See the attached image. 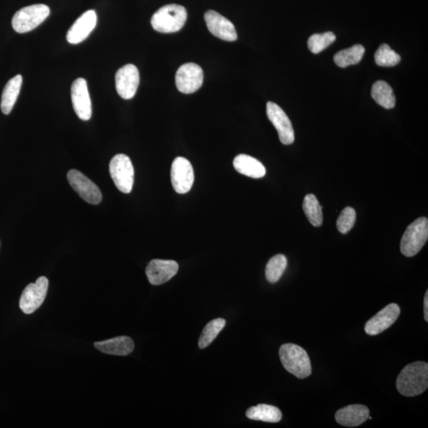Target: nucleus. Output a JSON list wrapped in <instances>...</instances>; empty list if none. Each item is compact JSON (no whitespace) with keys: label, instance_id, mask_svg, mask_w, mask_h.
Returning <instances> with one entry per match:
<instances>
[{"label":"nucleus","instance_id":"nucleus-1","mask_svg":"<svg viewBox=\"0 0 428 428\" xmlns=\"http://www.w3.org/2000/svg\"><path fill=\"white\" fill-rule=\"evenodd\" d=\"M398 391L404 397H416L428 388V364L415 362L406 366L399 373L396 383Z\"/></svg>","mask_w":428,"mask_h":428},{"label":"nucleus","instance_id":"nucleus-2","mask_svg":"<svg viewBox=\"0 0 428 428\" xmlns=\"http://www.w3.org/2000/svg\"><path fill=\"white\" fill-rule=\"evenodd\" d=\"M279 357L285 369L297 378L304 379L311 375L310 357L305 349L294 344L281 346Z\"/></svg>","mask_w":428,"mask_h":428},{"label":"nucleus","instance_id":"nucleus-3","mask_svg":"<svg viewBox=\"0 0 428 428\" xmlns=\"http://www.w3.org/2000/svg\"><path fill=\"white\" fill-rule=\"evenodd\" d=\"M187 19L185 8L178 4H169L162 7L151 19L153 29L164 34H171L180 31Z\"/></svg>","mask_w":428,"mask_h":428},{"label":"nucleus","instance_id":"nucleus-4","mask_svg":"<svg viewBox=\"0 0 428 428\" xmlns=\"http://www.w3.org/2000/svg\"><path fill=\"white\" fill-rule=\"evenodd\" d=\"M427 239V218L416 219L405 230L402 241H400V251L406 257H415L425 246Z\"/></svg>","mask_w":428,"mask_h":428},{"label":"nucleus","instance_id":"nucleus-5","mask_svg":"<svg viewBox=\"0 0 428 428\" xmlns=\"http://www.w3.org/2000/svg\"><path fill=\"white\" fill-rule=\"evenodd\" d=\"M50 13V8L45 4H35L21 8L14 15L13 29L19 34L30 32L41 25Z\"/></svg>","mask_w":428,"mask_h":428},{"label":"nucleus","instance_id":"nucleus-6","mask_svg":"<svg viewBox=\"0 0 428 428\" xmlns=\"http://www.w3.org/2000/svg\"><path fill=\"white\" fill-rule=\"evenodd\" d=\"M110 173L116 187L122 193L132 192L134 182V169L129 157L118 154L113 157L110 164Z\"/></svg>","mask_w":428,"mask_h":428},{"label":"nucleus","instance_id":"nucleus-7","mask_svg":"<svg viewBox=\"0 0 428 428\" xmlns=\"http://www.w3.org/2000/svg\"><path fill=\"white\" fill-rule=\"evenodd\" d=\"M48 289V280L41 276L35 283H30L24 289L19 301L21 310L26 314L35 313L44 302Z\"/></svg>","mask_w":428,"mask_h":428},{"label":"nucleus","instance_id":"nucleus-8","mask_svg":"<svg viewBox=\"0 0 428 428\" xmlns=\"http://www.w3.org/2000/svg\"><path fill=\"white\" fill-rule=\"evenodd\" d=\"M204 75L201 67L194 63L183 64L176 75V84L184 94H192L203 84Z\"/></svg>","mask_w":428,"mask_h":428},{"label":"nucleus","instance_id":"nucleus-9","mask_svg":"<svg viewBox=\"0 0 428 428\" xmlns=\"http://www.w3.org/2000/svg\"><path fill=\"white\" fill-rule=\"evenodd\" d=\"M171 180L173 188L178 194H186L191 191L194 181L191 162L184 157H176L171 165Z\"/></svg>","mask_w":428,"mask_h":428},{"label":"nucleus","instance_id":"nucleus-10","mask_svg":"<svg viewBox=\"0 0 428 428\" xmlns=\"http://www.w3.org/2000/svg\"><path fill=\"white\" fill-rule=\"evenodd\" d=\"M70 185L84 201L92 205L100 204L102 196L99 187L93 182L77 170H70L68 173Z\"/></svg>","mask_w":428,"mask_h":428},{"label":"nucleus","instance_id":"nucleus-11","mask_svg":"<svg viewBox=\"0 0 428 428\" xmlns=\"http://www.w3.org/2000/svg\"><path fill=\"white\" fill-rule=\"evenodd\" d=\"M267 115L269 120L277 129L280 142L288 145L295 142V131L288 116L281 108L273 102L267 104Z\"/></svg>","mask_w":428,"mask_h":428},{"label":"nucleus","instance_id":"nucleus-12","mask_svg":"<svg viewBox=\"0 0 428 428\" xmlns=\"http://www.w3.org/2000/svg\"><path fill=\"white\" fill-rule=\"evenodd\" d=\"M118 94L124 100H131L137 93L140 84L138 69L133 64H127L122 67L115 75Z\"/></svg>","mask_w":428,"mask_h":428},{"label":"nucleus","instance_id":"nucleus-13","mask_svg":"<svg viewBox=\"0 0 428 428\" xmlns=\"http://www.w3.org/2000/svg\"><path fill=\"white\" fill-rule=\"evenodd\" d=\"M400 314V308L392 303L379 311L365 325V332L369 335H377L386 331L396 322Z\"/></svg>","mask_w":428,"mask_h":428},{"label":"nucleus","instance_id":"nucleus-14","mask_svg":"<svg viewBox=\"0 0 428 428\" xmlns=\"http://www.w3.org/2000/svg\"><path fill=\"white\" fill-rule=\"evenodd\" d=\"M73 105L75 113L83 121L91 118V101L86 80L79 78L74 81L71 89Z\"/></svg>","mask_w":428,"mask_h":428},{"label":"nucleus","instance_id":"nucleus-15","mask_svg":"<svg viewBox=\"0 0 428 428\" xmlns=\"http://www.w3.org/2000/svg\"><path fill=\"white\" fill-rule=\"evenodd\" d=\"M205 21L211 34L218 39L227 41H235L237 39L234 25L224 16L210 10L205 12Z\"/></svg>","mask_w":428,"mask_h":428},{"label":"nucleus","instance_id":"nucleus-16","mask_svg":"<svg viewBox=\"0 0 428 428\" xmlns=\"http://www.w3.org/2000/svg\"><path fill=\"white\" fill-rule=\"evenodd\" d=\"M178 264L174 260H151L146 268L149 283L153 286L164 284L177 274Z\"/></svg>","mask_w":428,"mask_h":428},{"label":"nucleus","instance_id":"nucleus-17","mask_svg":"<svg viewBox=\"0 0 428 428\" xmlns=\"http://www.w3.org/2000/svg\"><path fill=\"white\" fill-rule=\"evenodd\" d=\"M97 24V15L93 10H89L75 21L67 34V40L70 44H79L88 39Z\"/></svg>","mask_w":428,"mask_h":428},{"label":"nucleus","instance_id":"nucleus-18","mask_svg":"<svg viewBox=\"0 0 428 428\" xmlns=\"http://www.w3.org/2000/svg\"><path fill=\"white\" fill-rule=\"evenodd\" d=\"M370 416V410L364 404H351L341 409L335 413V418L339 425L355 427L362 425Z\"/></svg>","mask_w":428,"mask_h":428},{"label":"nucleus","instance_id":"nucleus-19","mask_svg":"<svg viewBox=\"0 0 428 428\" xmlns=\"http://www.w3.org/2000/svg\"><path fill=\"white\" fill-rule=\"evenodd\" d=\"M95 348L104 354L127 356L132 353L134 343L129 337H118L96 342Z\"/></svg>","mask_w":428,"mask_h":428},{"label":"nucleus","instance_id":"nucleus-20","mask_svg":"<svg viewBox=\"0 0 428 428\" xmlns=\"http://www.w3.org/2000/svg\"><path fill=\"white\" fill-rule=\"evenodd\" d=\"M234 166L238 172L248 177L260 178L266 175V169L262 162L248 155L241 154L236 156Z\"/></svg>","mask_w":428,"mask_h":428},{"label":"nucleus","instance_id":"nucleus-21","mask_svg":"<svg viewBox=\"0 0 428 428\" xmlns=\"http://www.w3.org/2000/svg\"><path fill=\"white\" fill-rule=\"evenodd\" d=\"M23 84V77L21 75L10 79L3 91L1 99V110L4 115H9L17 101L20 90Z\"/></svg>","mask_w":428,"mask_h":428},{"label":"nucleus","instance_id":"nucleus-22","mask_svg":"<svg viewBox=\"0 0 428 428\" xmlns=\"http://www.w3.org/2000/svg\"><path fill=\"white\" fill-rule=\"evenodd\" d=\"M246 416L252 420H259L268 422H279L281 420V411L272 405L260 404L252 406L246 411Z\"/></svg>","mask_w":428,"mask_h":428},{"label":"nucleus","instance_id":"nucleus-23","mask_svg":"<svg viewBox=\"0 0 428 428\" xmlns=\"http://www.w3.org/2000/svg\"><path fill=\"white\" fill-rule=\"evenodd\" d=\"M371 96L378 105L386 108V109H392L396 104L393 91L391 86L384 81L379 80L373 84Z\"/></svg>","mask_w":428,"mask_h":428},{"label":"nucleus","instance_id":"nucleus-24","mask_svg":"<svg viewBox=\"0 0 428 428\" xmlns=\"http://www.w3.org/2000/svg\"><path fill=\"white\" fill-rule=\"evenodd\" d=\"M365 53V48L361 45H355L335 54L334 62L340 68H346L350 65L359 64Z\"/></svg>","mask_w":428,"mask_h":428},{"label":"nucleus","instance_id":"nucleus-25","mask_svg":"<svg viewBox=\"0 0 428 428\" xmlns=\"http://www.w3.org/2000/svg\"><path fill=\"white\" fill-rule=\"evenodd\" d=\"M303 210L310 223L314 227L322 226L323 223L322 207L315 195L307 194L303 201Z\"/></svg>","mask_w":428,"mask_h":428},{"label":"nucleus","instance_id":"nucleus-26","mask_svg":"<svg viewBox=\"0 0 428 428\" xmlns=\"http://www.w3.org/2000/svg\"><path fill=\"white\" fill-rule=\"evenodd\" d=\"M226 322L225 319L218 318L213 319L209 322L203 329L198 340V346L200 349H204L213 343V341L218 337V334L222 331L225 326Z\"/></svg>","mask_w":428,"mask_h":428},{"label":"nucleus","instance_id":"nucleus-27","mask_svg":"<svg viewBox=\"0 0 428 428\" xmlns=\"http://www.w3.org/2000/svg\"><path fill=\"white\" fill-rule=\"evenodd\" d=\"M287 267L284 254H276L269 260L266 267V278L270 283H275L281 279Z\"/></svg>","mask_w":428,"mask_h":428},{"label":"nucleus","instance_id":"nucleus-28","mask_svg":"<svg viewBox=\"0 0 428 428\" xmlns=\"http://www.w3.org/2000/svg\"><path fill=\"white\" fill-rule=\"evenodd\" d=\"M375 59L376 64L382 67H393L400 62L399 54L387 44H382L378 48Z\"/></svg>","mask_w":428,"mask_h":428},{"label":"nucleus","instance_id":"nucleus-29","mask_svg":"<svg viewBox=\"0 0 428 428\" xmlns=\"http://www.w3.org/2000/svg\"><path fill=\"white\" fill-rule=\"evenodd\" d=\"M335 39H337V37L333 32H326L322 35H313L308 39V47L313 53L318 54L333 44Z\"/></svg>","mask_w":428,"mask_h":428},{"label":"nucleus","instance_id":"nucleus-30","mask_svg":"<svg viewBox=\"0 0 428 428\" xmlns=\"http://www.w3.org/2000/svg\"><path fill=\"white\" fill-rule=\"evenodd\" d=\"M356 220L355 210L352 207H346L340 213L337 222V229L341 234H346L354 227Z\"/></svg>","mask_w":428,"mask_h":428},{"label":"nucleus","instance_id":"nucleus-31","mask_svg":"<svg viewBox=\"0 0 428 428\" xmlns=\"http://www.w3.org/2000/svg\"><path fill=\"white\" fill-rule=\"evenodd\" d=\"M425 319L428 322V290L426 291L424 301Z\"/></svg>","mask_w":428,"mask_h":428}]
</instances>
